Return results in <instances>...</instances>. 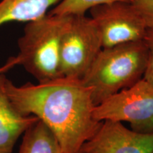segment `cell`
Instances as JSON below:
<instances>
[{
  "label": "cell",
  "instance_id": "cell-1",
  "mask_svg": "<svg viewBox=\"0 0 153 153\" xmlns=\"http://www.w3.org/2000/svg\"><path fill=\"white\" fill-rule=\"evenodd\" d=\"M4 89L17 111L36 116L49 128L62 153H79L101 124L93 117L92 89L80 79L60 76L16 86L6 77Z\"/></svg>",
  "mask_w": 153,
  "mask_h": 153
},
{
  "label": "cell",
  "instance_id": "cell-2",
  "mask_svg": "<svg viewBox=\"0 0 153 153\" xmlns=\"http://www.w3.org/2000/svg\"><path fill=\"white\" fill-rule=\"evenodd\" d=\"M149 53L143 40L103 48L82 79L92 89L94 106L142 79Z\"/></svg>",
  "mask_w": 153,
  "mask_h": 153
},
{
  "label": "cell",
  "instance_id": "cell-3",
  "mask_svg": "<svg viewBox=\"0 0 153 153\" xmlns=\"http://www.w3.org/2000/svg\"><path fill=\"white\" fill-rule=\"evenodd\" d=\"M72 16L51 14L26 23L19 38L17 65L38 82L60 77V51L63 34Z\"/></svg>",
  "mask_w": 153,
  "mask_h": 153
},
{
  "label": "cell",
  "instance_id": "cell-4",
  "mask_svg": "<svg viewBox=\"0 0 153 153\" xmlns=\"http://www.w3.org/2000/svg\"><path fill=\"white\" fill-rule=\"evenodd\" d=\"M93 117L99 122H128L134 131L153 133V86L142 78L95 106Z\"/></svg>",
  "mask_w": 153,
  "mask_h": 153
},
{
  "label": "cell",
  "instance_id": "cell-5",
  "mask_svg": "<svg viewBox=\"0 0 153 153\" xmlns=\"http://www.w3.org/2000/svg\"><path fill=\"white\" fill-rule=\"evenodd\" d=\"M103 48L101 33L91 17L72 16L60 51L61 76L82 79Z\"/></svg>",
  "mask_w": 153,
  "mask_h": 153
},
{
  "label": "cell",
  "instance_id": "cell-6",
  "mask_svg": "<svg viewBox=\"0 0 153 153\" xmlns=\"http://www.w3.org/2000/svg\"><path fill=\"white\" fill-rule=\"evenodd\" d=\"M90 17L101 33L103 48L143 41L147 28L131 1H116L93 7Z\"/></svg>",
  "mask_w": 153,
  "mask_h": 153
},
{
  "label": "cell",
  "instance_id": "cell-7",
  "mask_svg": "<svg viewBox=\"0 0 153 153\" xmlns=\"http://www.w3.org/2000/svg\"><path fill=\"white\" fill-rule=\"evenodd\" d=\"M79 153H153V133H137L123 123L105 120Z\"/></svg>",
  "mask_w": 153,
  "mask_h": 153
},
{
  "label": "cell",
  "instance_id": "cell-8",
  "mask_svg": "<svg viewBox=\"0 0 153 153\" xmlns=\"http://www.w3.org/2000/svg\"><path fill=\"white\" fill-rule=\"evenodd\" d=\"M5 73H0V153H12L19 137L38 120L24 116L11 105L4 89Z\"/></svg>",
  "mask_w": 153,
  "mask_h": 153
},
{
  "label": "cell",
  "instance_id": "cell-9",
  "mask_svg": "<svg viewBox=\"0 0 153 153\" xmlns=\"http://www.w3.org/2000/svg\"><path fill=\"white\" fill-rule=\"evenodd\" d=\"M61 0H0V26L43 18Z\"/></svg>",
  "mask_w": 153,
  "mask_h": 153
},
{
  "label": "cell",
  "instance_id": "cell-10",
  "mask_svg": "<svg viewBox=\"0 0 153 153\" xmlns=\"http://www.w3.org/2000/svg\"><path fill=\"white\" fill-rule=\"evenodd\" d=\"M19 153H62L56 137L38 119L24 133Z\"/></svg>",
  "mask_w": 153,
  "mask_h": 153
},
{
  "label": "cell",
  "instance_id": "cell-11",
  "mask_svg": "<svg viewBox=\"0 0 153 153\" xmlns=\"http://www.w3.org/2000/svg\"><path fill=\"white\" fill-rule=\"evenodd\" d=\"M116 1L130 0H61L50 10L48 14L71 16H82L93 7Z\"/></svg>",
  "mask_w": 153,
  "mask_h": 153
},
{
  "label": "cell",
  "instance_id": "cell-12",
  "mask_svg": "<svg viewBox=\"0 0 153 153\" xmlns=\"http://www.w3.org/2000/svg\"><path fill=\"white\" fill-rule=\"evenodd\" d=\"M146 27L153 28V0H130Z\"/></svg>",
  "mask_w": 153,
  "mask_h": 153
},
{
  "label": "cell",
  "instance_id": "cell-13",
  "mask_svg": "<svg viewBox=\"0 0 153 153\" xmlns=\"http://www.w3.org/2000/svg\"><path fill=\"white\" fill-rule=\"evenodd\" d=\"M143 79H144L145 81L153 86V48H150L148 63H147Z\"/></svg>",
  "mask_w": 153,
  "mask_h": 153
},
{
  "label": "cell",
  "instance_id": "cell-14",
  "mask_svg": "<svg viewBox=\"0 0 153 153\" xmlns=\"http://www.w3.org/2000/svg\"><path fill=\"white\" fill-rule=\"evenodd\" d=\"M17 65V61L15 57H10L4 65L0 67V73H5L9 70L12 69L14 66Z\"/></svg>",
  "mask_w": 153,
  "mask_h": 153
},
{
  "label": "cell",
  "instance_id": "cell-15",
  "mask_svg": "<svg viewBox=\"0 0 153 153\" xmlns=\"http://www.w3.org/2000/svg\"><path fill=\"white\" fill-rule=\"evenodd\" d=\"M143 41L150 48H153V28H147Z\"/></svg>",
  "mask_w": 153,
  "mask_h": 153
}]
</instances>
